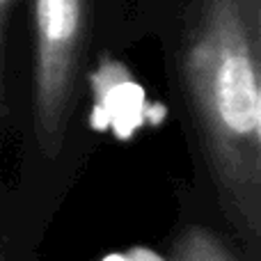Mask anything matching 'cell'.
<instances>
[{"label":"cell","instance_id":"cell-1","mask_svg":"<svg viewBox=\"0 0 261 261\" xmlns=\"http://www.w3.org/2000/svg\"><path fill=\"white\" fill-rule=\"evenodd\" d=\"M179 81L218 202L234 229L261 241V0H193Z\"/></svg>","mask_w":261,"mask_h":261},{"label":"cell","instance_id":"cell-3","mask_svg":"<svg viewBox=\"0 0 261 261\" xmlns=\"http://www.w3.org/2000/svg\"><path fill=\"white\" fill-rule=\"evenodd\" d=\"M90 83L94 92V108H99V113H103L122 135L130 133L142 124V87L133 81V76L122 62L103 58L99 69L92 71Z\"/></svg>","mask_w":261,"mask_h":261},{"label":"cell","instance_id":"cell-5","mask_svg":"<svg viewBox=\"0 0 261 261\" xmlns=\"http://www.w3.org/2000/svg\"><path fill=\"white\" fill-rule=\"evenodd\" d=\"M14 0H0V62H3V48H5V32H7V18Z\"/></svg>","mask_w":261,"mask_h":261},{"label":"cell","instance_id":"cell-2","mask_svg":"<svg viewBox=\"0 0 261 261\" xmlns=\"http://www.w3.org/2000/svg\"><path fill=\"white\" fill-rule=\"evenodd\" d=\"M85 25L87 0H35V133L48 158L64 144Z\"/></svg>","mask_w":261,"mask_h":261},{"label":"cell","instance_id":"cell-4","mask_svg":"<svg viewBox=\"0 0 261 261\" xmlns=\"http://www.w3.org/2000/svg\"><path fill=\"white\" fill-rule=\"evenodd\" d=\"M170 261H241L231 248L202 225H190L174 239Z\"/></svg>","mask_w":261,"mask_h":261}]
</instances>
